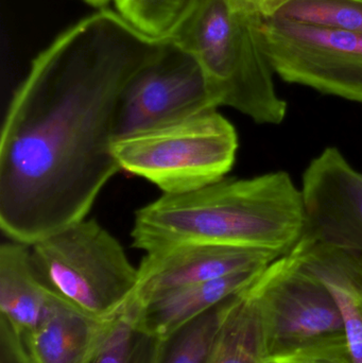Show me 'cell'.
Returning a JSON list of instances; mask_svg holds the SVG:
<instances>
[{
    "label": "cell",
    "mask_w": 362,
    "mask_h": 363,
    "mask_svg": "<svg viewBox=\"0 0 362 363\" xmlns=\"http://www.w3.org/2000/svg\"><path fill=\"white\" fill-rule=\"evenodd\" d=\"M166 40L102 9L32 62L0 135V228L32 245L85 219L120 172L113 155L123 91Z\"/></svg>",
    "instance_id": "obj_1"
},
{
    "label": "cell",
    "mask_w": 362,
    "mask_h": 363,
    "mask_svg": "<svg viewBox=\"0 0 362 363\" xmlns=\"http://www.w3.org/2000/svg\"><path fill=\"white\" fill-rule=\"evenodd\" d=\"M306 228L301 188L287 172L222 180L163 194L135 213L132 245L146 252L184 245H219L285 255Z\"/></svg>",
    "instance_id": "obj_2"
},
{
    "label": "cell",
    "mask_w": 362,
    "mask_h": 363,
    "mask_svg": "<svg viewBox=\"0 0 362 363\" xmlns=\"http://www.w3.org/2000/svg\"><path fill=\"white\" fill-rule=\"evenodd\" d=\"M263 15L248 0H199L174 38L195 55L219 106L259 125H280L288 106L276 91L259 35Z\"/></svg>",
    "instance_id": "obj_3"
},
{
    "label": "cell",
    "mask_w": 362,
    "mask_h": 363,
    "mask_svg": "<svg viewBox=\"0 0 362 363\" xmlns=\"http://www.w3.org/2000/svg\"><path fill=\"white\" fill-rule=\"evenodd\" d=\"M36 274L48 289L100 318L123 315L133 301L138 268L96 220L66 226L30 245Z\"/></svg>",
    "instance_id": "obj_4"
},
{
    "label": "cell",
    "mask_w": 362,
    "mask_h": 363,
    "mask_svg": "<svg viewBox=\"0 0 362 363\" xmlns=\"http://www.w3.org/2000/svg\"><path fill=\"white\" fill-rule=\"evenodd\" d=\"M112 150L123 172L154 184L163 194H182L225 178L235 164L238 136L215 110L119 138Z\"/></svg>",
    "instance_id": "obj_5"
},
{
    "label": "cell",
    "mask_w": 362,
    "mask_h": 363,
    "mask_svg": "<svg viewBox=\"0 0 362 363\" xmlns=\"http://www.w3.org/2000/svg\"><path fill=\"white\" fill-rule=\"evenodd\" d=\"M256 301L268 363L306 352L346 347L335 298L293 251L270 262L249 287Z\"/></svg>",
    "instance_id": "obj_6"
},
{
    "label": "cell",
    "mask_w": 362,
    "mask_h": 363,
    "mask_svg": "<svg viewBox=\"0 0 362 363\" xmlns=\"http://www.w3.org/2000/svg\"><path fill=\"white\" fill-rule=\"evenodd\" d=\"M259 35L274 74L362 104V35L263 17Z\"/></svg>",
    "instance_id": "obj_7"
},
{
    "label": "cell",
    "mask_w": 362,
    "mask_h": 363,
    "mask_svg": "<svg viewBox=\"0 0 362 363\" xmlns=\"http://www.w3.org/2000/svg\"><path fill=\"white\" fill-rule=\"evenodd\" d=\"M217 108L212 85L201 64L189 51L167 40L159 57L142 68L123 91L116 140Z\"/></svg>",
    "instance_id": "obj_8"
},
{
    "label": "cell",
    "mask_w": 362,
    "mask_h": 363,
    "mask_svg": "<svg viewBox=\"0 0 362 363\" xmlns=\"http://www.w3.org/2000/svg\"><path fill=\"white\" fill-rule=\"evenodd\" d=\"M306 211L303 236L362 258V174L329 147L306 168L302 182Z\"/></svg>",
    "instance_id": "obj_9"
},
{
    "label": "cell",
    "mask_w": 362,
    "mask_h": 363,
    "mask_svg": "<svg viewBox=\"0 0 362 363\" xmlns=\"http://www.w3.org/2000/svg\"><path fill=\"white\" fill-rule=\"evenodd\" d=\"M281 255L219 245H184L148 252L138 268L133 303L142 306L171 290L267 267Z\"/></svg>",
    "instance_id": "obj_10"
},
{
    "label": "cell",
    "mask_w": 362,
    "mask_h": 363,
    "mask_svg": "<svg viewBox=\"0 0 362 363\" xmlns=\"http://www.w3.org/2000/svg\"><path fill=\"white\" fill-rule=\"evenodd\" d=\"M123 315L96 317L50 290L40 321L23 338L35 363H89Z\"/></svg>",
    "instance_id": "obj_11"
},
{
    "label": "cell",
    "mask_w": 362,
    "mask_h": 363,
    "mask_svg": "<svg viewBox=\"0 0 362 363\" xmlns=\"http://www.w3.org/2000/svg\"><path fill=\"white\" fill-rule=\"evenodd\" d=\"M295 250L304 266L335 298L344 320L349 355L353 363H362V258L304 236Z\"/></svg>",
    "instance_id": "obj_12"
},
{
    "label": "cell",
    "mask_w": 362,
    "mask_h": 363,
    "mask_svg": "<svg viewBox=\"0 0 362 363\" xmlns=\"http://www.w3.org/2000/svg\"><path fill=\"white\" fill-rule=\"evenodd\" d=\"M265 268L184 286L162 294L142 306H137L132 301L136 323L149 334L165 338L191 320L246 290Z\"/></svg>",
    "instance_id": "obj_13"
},
{
    "label": "cell",
    "mask_w": 362,
    "mask_h": 363,
    "mask_svg": "<svg viewBox=\"0 0 362 363\" xmlns=\"http://www.w3.org/2000/svg\"><path fill=\"white\" fill-rule=\"evenodd\" d=\"M50 289L36 274L29 245L16 241L0 247V317L21 336L31 332L42 317Z\"/></svg>",
    "instance_id": "obj_14"
},
{
    "label": "cell",
    "mask_w": 362,
    "mask_h": 363,
    "mask_svg": "<svg viewBox=\"0 0 362 363\" xmlns=\"http://www.w3.org/2000/svg\"><path fill=\"white\" fill-rule=\"evenodd\" d=\"M238 294L227 298L162 339L157 363L210 362Z\"/></svg>",
    "instance_id": "obj_15"
},
{
    "label": "cell",
    "mask_w": 362,
    "mask_h": 363,
    "mask_svg": "<svg viewBox=\"0 0 362 363\" xmlns=\"http://www.w3.org/2000/svg\"><path fill=\"white\" fill-rule=\"evenodd\" d=\"M249 287L238 294L208 363H268L261 313Z\"/></svg>",
    "instance_id": "obj_16"
},
{
    "label": "cell",
    "mask_w": 362,
    "mask_h": 363,
    "mask_svg": "<svg viewBox=\"0 0 362 363\" xmlns=\"http://www.w3.org/2000/svg\"><path fill=\"white\" fill-rule=\"evenodd\" d=\"M264 17L362 35V0H280Z\"/></svg>",
    "instance_id": "obj_17"
},
{
    "label": "cell",
    "mask_w": 362,
    "mask_h": 363,
    "mask_svg": "<svg viewBox=\"0 0 362 363\" xmlns=\"http://www.w3.org/2000/svg\"><path fill=\"white\" fill-rule=\"evenodd\" d=\"M199 0H118V13L138 31L167 40L182 27Z\"/></svg>",
    "instance_id": "obj_18"
},
{
    "label": "cell",
    "mask_w": 362,
    "mask_h": 363,
    "mask_svg": "<svg viewBox=\"0 0 362 363\" xmlns=\"http://www.w3.org/2000/svg\"><path fill=\"white\" fill-rule=\"evenodd\" d=\"M161 341L138 326L135 309L130 304L101 351L89 363H157Z\"/></svg>",
    "instance_id": "obj_19"
},
{
    "label": "cell",
    "mask_w": 362,
    "mask_h": 363,
    "mask_svg": "<svg viewBox=\"0 0 362 363\" xmlns=\"http://www.w3.org/2000/svg\"><path fill=\"white\" fill-rule=\"evenodd\" d=\"M0 363H35L23 336L2 317H0Z\"/></svg>",
    "instance_id": "obj_20"
},
{
    "label": "cell",
    "mask_w": 362,
    "mask_h": 363,
    "mask_svg": "<svg viewBox=\"0 0 362 363\" xmlns=\"http://www.w3.org/2000/svg\"><path fill=\"white\" fill-rule=\"evenodd\" d=\"M269 363H353L348 347H338L297 354Z\"/></svg>",
    "instance_id": "obj_21"
},
{
    "label": "cell",
    "mask_w": 362,
    "mask_h": 363,
    "mask_svg": "<svg viewBox=\"0 0 362 363\" xmlns=\"http://www.w3.org/2000/svg\"><path fill=\"white\" fill-rule=\"evenodd\" d=\"M253 6L257 9L263 15V17L265 16L267 11L269 10L270 6H273L276 2L280 1V0H248Z\"/></svg>",
    "instance_id": "obj_22"
},
{
    "label": "cell",
    "mask_w": 362,
    "mask_h": 363,
    "mask_svg": "<svg viewBox=\"0 0 362 363\" xmlns=\"http://www.w3.org/2000/svg\"><path fill=\"white\" fill-rule=\"evenodd\" d=\"M82 1L86 2L91 6H97V8H102V6H108L111 1H114L116 4L118 0H82Z\"/></svg>",
    "instance_id": "obj_23"
}]
</instances>
